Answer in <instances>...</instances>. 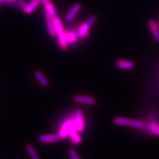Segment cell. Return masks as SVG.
<instances>
[{
	"label": "cell",
	"instance_id": "1",
	"mask_svg": "<svg viewBox=\"0 0 159 159\" xmlns=\"http://www.w3.org/2000/svg\"><path fill=\"white\" fill-rule=\"evenodd\" d=\"M54 22L59 46L63 51H66L68 47V42L67 41L66 31L64 28L61 19L57 16L54 17Z\"/></svg>",
	"mask_w": 159,
	"mask_h": 159
},
{
	"label": "cell",
	"instance_id": "2",
	"mask_svg": "<svg viewBox=\"0 0 159 159\" xmlns=\"http://www.w3.org/2000/svg\"><path fill=\"white\" fill-rule=\"evenodd\" d=\"M113 123L117 125L120 126H127L141 129L144 127V124L140 121L125 118L122 117H116L113 119Z\"/></svg>",
	"mask_w": 159,
	"mask_h": 159
},
{
	"label": "cell",
	"instance_id": "3",
	"mask_svg": "<svg viewBox=\"0 0 159 159\" xmlns=\"http://www.w3.org/2000/svg\"><path fill=\"white\" fill-rule=\"evenodd\" d=\"M73 121L74 127H75L78 132L81 133L84 130L85 123H84V115L81 109H77L76 111Z\"/></svg>",
	"mask_w": 159,
	"mask_h": 159
},
{
	"label": "cell",
	"instance_id": "4",
	"mask_svg": "<svg viewBox=\"0 0 159 159\" xmlns=\"http://www.w3.org/2000/svg\"><path fill=\"white\" fill-rule=\"evenodd\" d=\"M44 15H45L47 27L49 34L52 37H57L55 25H54V17H52L51 15L45 11H44Z\"/></svg>",
	"mask_w": 159,
	"mask_h": 159
},
{
	"label": "cell",
	"instance_id": "5",
	"mask_svg": "<svg viewBox=\"0 0 159 159\" xmlns=\"http://www.w3.org/2000/svg\"><path fill=\"white\" fill-rule=\"evenodd\" d=\"M81 9V4L80 3H75L73 5V6L69 10L65 17V21L68 23L72 22L73 20L77 16V14L80 12Z\"/></svg>",
	"mask_w": 159,
	"mask_h": 159
},
{
	"label": "cell",
	"instance_id": "6",
	"mask_svg": "<svg viewBox=\"0 0 159 159\" xmlns=\"http://www.w3.org/2000/svg\"><path fill=\"white\" fill-rule=\"evenodd\" d=\"M40 2H41V3L43 4L44 8V11L49 13L52 17L57 16L56 8L51 0H40Z\"/></svg>",
	"mask_w": 159,
	"mask_h": 159
},
{
	"label": "cell",
	"instance_id": "7",
	"mask_svg": "<svg viewBox=\"0 0 159 159\" xmlns=\"http://www.w3.org/2000/svg\"><path fill=\"white\" fill-rule=\"evenodd\" d=\"M148 27L151 30V32L152 34V37L155 39V41L159 43V26L158 23L153 19L148 20L147 22Z\"/></svg>",
	"mask_w": 159,
	"mask_h": 159
},
{
	"label": "cell",
	"instance_id": "8",
	"mask_svg": "<svg viewBox=\"0 0 159 159\" xmlns=\"http://www.w3.org/2000/svg\"><path fill=\"white\" fill-rule=\"evenodd\" d=\"M40 3H41L40 0H31L28 4H25L24 3L21 4L22 9L24 13L31 14L39 7Z\"/></svg>",
	"mask_w": 159,
	"mask_h": 159
},
{
	"label": "cell",
	"instance_id": "9",
	"mask_svg": "<svg viewBox=\"0 0 159 159\" xmlns=\"http://www.w3.org/2000/svg\"><path fill=\"white\" fill-rule=\"evenodd\" d=\"M91 26L85 21L84 23H82L80 25L78 31L76 32L78 38L80 39H86L89 36V29H90Z\"/></svg>",
	"mask_w": 159,
	"mask_h": 159
},
{
	"label": "cell",
	"instance_id": "10",
	"mask_svg": "<svg viewBox=\"0 0 159 159\" xmlns=\"http://www.w3.org/2000/svg\"><path fill=\"white\" fill-rule=\"evenodd\" d=\"M74 100L77 103H80L83 104H87V105H95L96 103V100L93 98L84 96L77 95L74 97Z\"/></svg>",
	"mask_w": 159,
	"mask_h": 159
},
{
	"label": "cell",
	"instance_id": "11",
	"mask_svg": "<svg viewBox=\"0 0 159 159\" xmlns=\"http://www.w3.org/2000/svg\"><path fill=\"white\" fill-rule=\"evenodd\" d=\"M59 137L56 134H48V135H42L39 136V140L43 143H54L59 140Z\"/></svg>",
	"mask_w": 159,
	"mask_h": 159
},
{
	"label": "cell",
	"instance_id": "12",
	"mask_svg": "<svg viewBox=\"0 0 159 159\" xmlns=\"http://www.w3.org/2000/svg\"><path fill=\"white\" fill-rule=\"evenodd\" d=\"M116 65L121 70H131L135 67V63L126 60H118L116 62Z\"/></svg>",
	"mask_w": 159,
	"mask_h": 159
},
{
	"label": "cell",
	"instance_id": "13",
	"mask_svg": "<svg viewBox=\"0 0 159 159\" xmlns=\"http://www.w3.org/2000/svg\"><path fill=\"white\" fill-rule=\"evenodd\" d=\"M34 76H35L36 79L43 87H47L48 86V82L47 80V79L46 78V77L44 76V74L42 72L38 70L35 71L34 72Z\"/></svg>",
	"mask_w": 159,
	"mask_h": 159
},
{
	"label": "cell",
	"instance_id": "14",
	"mask_svg": "<svg viewBox=\"0 0 159 159\" xmlns=\"http://www.w3.org/2000/svg\"><path fill=\"white\" fill-rule=\"evenodd\" d=\"M27 150L29 154L30 157L32 159H40L38 155L37 152H36L35 149L31 145H27Z\"/></svg>",
	"mask_w": 159,
	"mask_h": 159
},
{
	"label": "cell",
	"instance_id": "15",
	"mask_svg": "<svg viewBox=\"0 0 159 159\" xmlns=\"http://www.w3.org/2000/svg\"><path fill=\"white\" fill-rule=\"evenodd\" d=\"M66 34L68 43H74L76 41L78 38L76 33H74V31H66Z\"/></svg>",
	"mask_w": 159,
	"mask_h": 159
},
{
	"label": "cell",
	"instance_id": "16",
	"mask_svg": "<svg viewBox=\"0 0 159 159\" xmlns=\"http://www.w3.org/2000/svg\"><path fill=\"white\" fill-rule=\"evenodd\" d=\"M149 128H150L151 131L154 133L155 134V135L159 136V125L157 123H151L150 125V127H149Z\"/></svg>",
	"mask_w": 159,
	"mask_h": 159
},
{
	"label": "cell",
	"instance_id": "17",
	"mask_svg": "<svg viewBox=\"0 0 159 159\" xmlns=\"http://www.w3.org/2000/svg\"><path fill=\"white\" fill-rule=\"evenodd\" d=\"M71 140L74 144H78L81 142L82 137L80 135H79L77 133H76L74 134V135L71 136Z\"/></svg>",
	"mask_w": 159,
	"mask_h": 159
},
{
	"label": "cell",
	"instance_id": "18",
	"mask_svg": "<svg viewBox=\"0 0 159 159\" xmlns=\"http://www.w3.org/2000/svg\"><path fill=\"white\" fill-rule=\"evenodd\" d=\"M68 154H69V156H70V157L71 159H81L79 157L76 151L75 150H74V149H72V148L70 149V150L68 151Z\"/></svg>",
	"mask_w": 159,
	"mask_h": 159
},
{
	"label": "cell",
	"instance_id": "19",
	"mask_svg": "<svg viewBox=\"0 0 159 159\" xmlns=\"http://www.w3.org/2000/svg\"><path fill=\"white\" fill-rule=\"evenodd\" d=\"M96 20H97L96 16H94V15H92V16H91L90 17L88 18V19L86 20V22L89 25H90L92 27L93 25L94 24V23L96 21Z\"/></svg>",
	"mask_w": 159,
	"mask_h": 159
},
{
	"label": "cell",
	"instance_id": "20",
	"mask_svg": "<svg viewBox=\"0 0 159 159\" xmlns=\"http://www.w3.org/2000/svg\"><path fill=\"white\" fill-rule=\"evenodd\" d=\"M0 2H2V0H0Z\"/></svg>",
	"mask_w": 159,
	"mask_h": 159
},
{
	"label": "cell",
	"instance_id": "21",
	"mask_svg": "<svg viewBox=\"0 0 159 159\" xmlns=\"http://www.w3.org/2000/svg\"><path fill=\"white\" fill-rule=\"evenodd\" d=\"M158 26H159V22H158Z\"/></svg>",
	"mask_w": 159,
	"mask_h": 159
}]
</instances>
